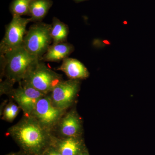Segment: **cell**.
I'll use <instances>...</instances> for the list:
<instances>
[{
	"label": "cell",
	"instance_id": "1",
	"mask_svg": "<svg viewBox=\"0 0 155 155\" xmlns=\"http://www.w3.org/2000/svg\"><path fill=\"white\" fill-rule=\"evenodd\" d=\"M8 132L23 155H42L51 145L54 136L32 116H24Z\"/></svg>",
	"mask_w": 155,
	"mask_h": 155
},
{
	"label": "cell",
	"instance_id": "2",
	"mask_svg": "<svg viewBox=\"0 0 155 155\" xmlns=\"http://www.w3.org/2000/svg\"><path fill=\"white\" fill-rule=\"evenodd\" d=\"M41 60L28 52L23 45L1 55L2 74H5L6 81L12 85L24 80Z\"/></svg>",
	"mask_w": 155,
	"mask_h": 155
},
{
	"label": "cell",
	"instance_id": "3",
	"mask_svg": "<svg viewBox=\"0 0 155 155\" xmlns=\"http://www.w3.org/2000/svg\"><path fill=\"white\" fill-rule=\"evenodd\" d=\"M51 29V24L41 22L31 25L24 36L23 47L41 60L53 42Z\"/></svg>",
	"mask_w": 155,
	"mask_h": 155
},
{
	"label": "cell",
	"instance_id": "4",
	"mask_svg": "<svg viewBox=\"0 0 155 155\" xmlns=\"http://www.w3.org/2000/svg\"><path fill=\"white\" fill-rule=\"evenodd\" d=\"M41 61L22 81L47 95L63 79L62 75L55 72Z\"/></svg>",
	"mask_w": 155,
	"mask_h": 155
},
{
	"label": "cell",
	"instance_id": "5",
	"mask_svg": "<svg viewBox=\"0 0 155 155\" xmlns=\"http://www.w3.org/2000/svg\"><path fill=\"white\" fill-rule=\"evenodd\" d=\"M31 22L30 18L13 16L11 22L6 27L5 36L0 44L1 55L22 45L23 39L27 32L26 27Z\"/></svg>",
	"mask_w": 155,
	"mask_h": 155
},
{
	"label": "cell",
	"instance_id": "6",
	"mask_svg": "<svg viewBox=\"0 0 155 155\" xmlns=\"http://www.w3.org/2000/svg\"><path fill=\"white\" fill-rule=\"evenodd\" d=\"M65 112L55 107L51 97L46 95L38 101L31 116H33L43 127L52 133Z\"/></svg>",
	"mask_w": 155,
	"mask_h": 155
},
{
	"label": "cell",
	"instance_id": "7",
	"mask_svg": "<svg viewBox=\"0 0 155 155\" xmlns=\"http://www.w3.org/2000/svg\"><path fill=\"white\" fill-rule=\"evenodd\" d=\"M19 82L18 87L12 90L10 94L23 111L24 116H31L38 101L46 94L23 81Z\"/></svg>",
	"mask_w": 155,
	"mask_h": 155
},
{
	"label": "cell",
	"instance_id": "8",
	"mask_svg": "<svg viewBox=\"0 0 155 155\" xmlns=\"http://www.w3.org/2000/svg\"><path fill=\"white\" fill-rule=\"evenodd\" d=\"M79 86L78 80L62 81L51 92V97L53 104L62 110L66 111L73 104Z\"/></svg>",
	"mask_w": 155,
	"mask_h": 155
},
{
	"label": "cell",
	"instance_id": "9",
	"mask_svg": "<svg viewBox=\"0 0 155 155\" xmlns=\"http://www.w3.org/2000/svg\"><path fill=\"white\" fill-rule=\"evenodd\" d=\"M57 128L59 137H79L81 131V121L76 112L70 111L64 114L55 130Z\"/></svg>",
	"mask_w": 155,
	"mask_h": 155
},
{
	"label": "cell",
	"instance_id": "10",
	"mask_svg": "<svg viewBox=\"0 0 155 155\" xmlns=\"http://www.w3.org/2000/svg\"><path fill=\"white\" fill-rule=\"evenodd\" d=\"M52 145L63 155H80L82 153V142L79 137H61L54 135Z\"/></svg>",
	"mask_w": 155,
	"mask_h": 155
},
{
	"label": "cell",
	"instance_id": "11",
	"mask_svg": "<svg viewBox=\"0 0 155 155\" xmlns=\"http://www.w3.org/2000/svg\"><path fill=\"white\" fill-rule=\"evenodd\" d=\"M58 70L64 72L70 79H84L89 75L88 70L84 65L74 58L64 59Z\"/></svg>",
	"mask_w": 155,
	"mask_h": 155
},
{
	"label": "cell",
	"instance_id": "12",
	"mask_svg": "<svg viewBox=\"0 0 155 155\" xmlns=\"http://www.w3.org/2000/svg\"><path fill=\"white\" fill-rule=\"evenodd\" d=\"M74 50L73 45L67 42L51 45L41 61L58 62L68 58Z\"/></svg>",
	"mask_w": 155,
	"mask_h": 155
},
{
	"label": "cell",
	"instance_id": "13",
	"mask_svg": "<svg viewBox=\"0 0 155 155\" xmlns=\"http://www.w3.org/2000/svg\"><path fill=\"white\" fill-rule=\"evenodd\" d=\"M53 4L52 0H32L30 5L31 22H41L46 16Z\"/></svg>",
	"mask_w": 155,
	"mask_h": 155
},
{
	"label": "cell",
	"instance_id": "14",
	"mask_svg": "<svg viewBox=\"0 0 155 155\" xmlns=\"http://www.w3.org/2000/svg\"><path fill=\"white\" fill-rule=\"evenodd\" d=\"M69 32L68 25L61 22L57 17L53 18L51 29L52 45L66 42Z\"/></svg>",
	"mask_w": 155,
	"mask_h": 155
},
{
	"label": "cell",
	"instance_id": "15",
	"mask_svg": "<svg viewBox=\"0 0 155 155\" xmlns=\"http://www.w3.org/2000/svg\"><path fill=\"white\" fill-rule=\"evenodd\" d=\"M32 0H13L10 10L13 16H30V5Z\"/></svg>",
	"mask_w": 155,
	"mask_h": 155
},
{
	"label": "cell",
	"instance_id": "16",
	"mask_svg": "<svg viewBox=\"0 0 155 155\" xmlns=\"http://www.w3.org/2000/svg\"><path fill=\"white\" fill-rule=\"evenodd\" d=\"M20 109L18 105L14 103H9L4 109L3 119L8 122H12L18 115Z\"/></svg>",
	"mask_w": 155,
	"mask_h": 155
},
{
	"label": "cell",
	"instance_id": "17",
	"mask_svg": "<svg viewBox=\"0 0 155 155\" xmlns=\"http://www.w3.org/2000/svg\"><path fill=\"white\" fill-rule=\"evenodd\" d=\"M42 155H63L57 148L53 145H51L45 151Z\"/></svg>",
	"mask_w": 155,
	"mask_h": 155
},
{
	"label": "cell",
	"instance_id": "18",
	"mask_svg": "<svg viewBox=\"0 0 155 155\" xmlns=\"http://www.w3.org/2000/svg\"><path fill=\"white\" fill-rule=\"evenodd\" d=\"M7 155H23L21 151L19 153H13Z\"/></svg>",
	"mask_w": 155,
	"mask_h": 155
},
{
	"label": "cell",
	"instance_id": "19",
	"mask_svg": "<svg viewBox=\"0 0 155 155\" xmlns=\"http://www.w3.org/2000/svg\"><path fill=\"white\" fill-rule=\"evenodd\" d=\"M76 2H83V1H87V0H74Z\"/></svg>",
	"mask_w": 155,
	"mask_h": 155
}]
</instances>
